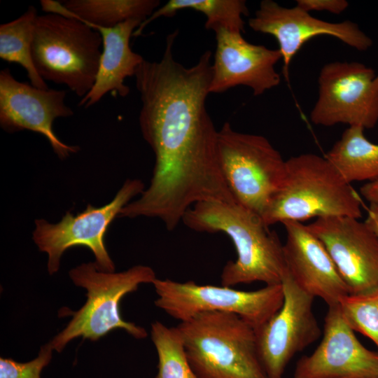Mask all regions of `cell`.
Listing matches in <instances>:
<instances>
[{
  "mask_svg": "<svg viewBox=\"0 0 378 378\" xmlns=\"http://www.w3.org/2000/svg\"><path fill=\"white\" fill-rule=\"evenodd\" d=\"M178 33L167 36L160 61L144 59L134 76L141 102L140 129L155 164L149 186L118 215L158 218L168 230L196 203L234 202L218 161V131L206 108L211 52L184 66L173 54Z\"/></svg>",
  "mask_w": 378,
  "mask_h": 378,
  "instance_id": "1",
  "label": "cell"
},
{
  "mask_svg": "<svg viewBox=\"0 0 378 378\" xmlns=\"http://www.w3.org/2000/svg\"><path fill=\"white\" fill-rule=\"evenodd\" d=\"M182 222L195 231L222 232L232 240L237 258L223 267L221 286L281 284L286 273L283 244L259 214L235 202L204 201L188 209Z\"/></svg>",
  "mask_w": 378,
  "mask_h": 378,
  "instance_id": "2",
  "label": "cell"
},
{
  "mask_svg": "<svg viewBox=\"0 0 378 378\" xmlns=\"http://www.w3.org/2000/svg\"><path fill=\"white\" fill-rule=\"evenodd\" d=\"M359 195L326 159L302 153L286 160L283 183L262 216L267 226L329 216H362Z\"/></svg>",
  "mask_w": 378,
  "mask_h": 378,
  "instance_id": "3",
  "label": "cell"
},
{
  "mask_svg": "<svg viewBox=\"0 0 378 378\" xmlns=\"http://www.w3.org/2000/svg\"><path fill=\"white\" fill-rule=\"evenodd\" d=\"M176 328L198 378H267L255 331L237 314L203 312Z\"/></svg>",
  "mask_w": 378,
  "mask_h": 378,
  "instance_id": "4",
  "label": "cell"
},
{
  "mask_svg": "<svg viewBox=\"0 0 378 378\" xmlns=\"http://www.w3.org/2000/svg\"><path fill=\"white\" fill-rule=\"evenodd\" d=\"M69 275L76 286L86 290L87 300L50 342L53 350L61 352L77 337L96 341L115 329H123L136 339L147 336L144 328L123 319L120 303L141 284H153L157 277L151 267L139 265L123 272H108L99 270L94 262H88L71 269Z\"/></svg>",
  "mask_w": 378,
  "mask_h": 378,
  "instance_id": "5",
  "label": "cell"
},
{
  "mask_svg": "<svg viewBox=\"0 0 378 378\" xmlns=\"http://www.w3.org/2000/svg\"><path fill=\"white\" fill-rule=\"evenodd\" d=\"M102 52L101 34L85 22L55 13L36 17L31 55L44 80L65 85L82 99L94 84Z\"/></svg>",
  "mask_w": 378,
  "mask_h": 378,
  "instance_id": "6",
  "label": "cell"
},
{
  "mask_svg": "<svg viewBox=\"0 0 378 378\" xmlns=\"http://www.w3.org/2000/svg\"><path fill=\"white\" fill-rule=\"evenodd\" d=\"M217 156L234 202L262 217L283 183L286 160L265 136L237 132L228 122L218 131Z\"/></svg>",
  "mask_w": 378,
  "mask_h": 378,
  "instance_id": "7",
  "label": "cell"
},
{
  "mask_svg": "<svg viewBox=\"0 0 378 378\" xmlns=\"http://www.w3.org/2000/svg\"><path fill=\"white\" fill-rule=\"evenodd\" d=\"M152 284L158 295L155 306L180 322L203 312H225L237 314L256 330L284 302L281 284L250 291L169 279L157 278Z\"/></svg>",
  "mask_w": 378,
  "mask_h": 378,
  "instance_id": "8",
  "label": "cell"
},
{
  "mask_svg": "<svg viewBox=\"0 0 378 378\" xmlns=\"http://www.w3.org/2000/svg\"><path fill=\"white\" fill-rule=\"evenodd\" d=\"M144 189V183L140 179H127L113 200L102 206L95 207L89 204L76 215L66 211L57 223L43 218L35 220L32 239L39 251L48 255L49 274L58 272L63 253L74 246L89 248L99 270L115 272V264L106 247V231L121 209Z\"/></svg>",
  "mask_w": 378,
  "mask_h": 378,
  "instance_id": "9",
  "label": "cell"
},
{
  "mask_svg": "<svg viewBox=\"0 0 378 378\" xmlns=\"http://www.w3.org/2000/svg\"><path fill=\"white\" fill-rule=\"evenodd\" d=\"M318 97L310 112L316 125L346 124L363 129L378 122V74L358 62H332L321 68Z\"/></svg>",
  "mask_w": 378,
  "mask_h": 378,
  "instance_id": "10",
  "label": "cell"
},
{
  "mask_svg": "<svg viewBox=\"0 0 378 378\" xmlns=\"http://www.w3.org/2000/svg\"><path fill=\"white\" fill-rule=\"evenodd\" d=\"M281 284V307L255 330L260 360L267 378H283L293 356L321 335L313 311L314 298L303 291L287 272Z\"/></svg>",
  "mask_w": 378,
  "mask_h": 378,
  "instance_id": "11",
  "label": "cell"
},
{
  "mask_svg": "<svg viewBox=\"0 0 378 378\" xmlns=\"http://www.w3.org/2000/svg\"><path fill=\"white\" fill-rule=\"evenodd\" d=\"M307 225L324 245L349 294L378 290V238L365 221L329 216Z\"/></svg>",
  "mask_w": 378,
  "mask_h": 378,
  "instance_id": "12",
  "label": "cell"
},
{
  "mask_svg": "<svg viewBox=\"0 0 378 378\" xmlns=\"http://www.w3.org/2000/svg\"><path fill=\"white\" fill-rule=\"evenodd\" d=\"M248 26L255 31L274 36L279 44L286 78L294 56L311 38L318 36L334 37L357 50L365 51L372 46V38L351 21H325L310 15L298 6L288 8L272 0H263Z\"/></svg>",
  "mask_w": 378,
  "mask_h": 378,
  "instance_id": "13",
  "label": "cell"
},
{
  "mask_svg": "<svg viewBox=\"0 0 378 378\" xmlns=\"http://www.w3.org/2000/svg\"><path fill=\"white\" fill-rule=\"evenodd\" d=\"M66 90L39 89L16 80L8 68L0 71V125L8 133L30 130L46 137L62 160L80 148L62 142L53 130L58 118L74 115L65 104Z\"/></svg>",
  "mask_w": 378,
  "mask_h": 378,
  "instance_id": "14",
  "label": "cell"
},
{
  "mask_svg": "<svg viewBox=\"0 0 378 378\" xmlns=\"http://www.w3.org/2000/svg\"><path fill=\"white\" fill-rule=\"evenodd\" d=\"M323 324L319 344L298 360L293 378H378V351L360 342L338 304L328 306Z\"/></svg>",
  "mask_w": 378,
  "mask_h": 378,
  "instance_id": "15",
  "label": "cell"
},
{
  "mask_svg": "<svg viewBox=\"0 0 378 378\" xmlns=\"http://www.w3.org/2000/svg\"><path fill=\"white\" fill-rule=\"evenodd\" d=\"M216 48L212 64L210 93H221L237 85L262 94L281 83L275 66L281 59L279 49H270L245 40L241 33L224 28L214 31Z\"/></svg>",
  "mask_w": 378,
  "mask_h": 378,
  "instance_id": "16",
  "label": "cell"
},
{
  "mask_svg": "<svg viewBox=\"0 0 378 378\" xmlns=\"http://www.w3.org/2000/svg\"><path fill=\"white\" fill-rule=\"evenodd\" d=\"M282 224L286 232L283 250L287 273L303 291L321 298L328 307L338 304L349 291L323 243L302 222Z\"/></svg>",
  "mask_w": 378,
  "mask_h": 378,
  "instance_id": "17",
  "label": "cell"
},
{
  "mask_svg": "<svg viewBox=\"0 0 378 378\" xmlns=\"http://www.w3.org/2000/svg\"><path fill=\"white\" fill-rule=\"evenodd\" d=\"M141 21L130 20L113 27H97L102 38V52L94 84L91 90L80 99L78 106L89 108L105 94L112 92L125 97L130 88L124 82L134 76L144 59L130 48V41Z\"/></svg>",
  "mask_w": 378,
  "mask_h": 378,
  "instance_id": "18",
  "label": "cell"
},
{
  "mask_svg": "<svg viewBox=\"0 0 378 378\" xmlns=\"http://www.w3.org/2000/svg\"><path fill=\"white\" fill-rule=\"evenodd\" d=\"M159 0L41 1L43 10L74 18L92 28L113 27L130 20H146L155 10Z\"/></svg>",
  "mask_w": 378,
  "mask_h": 378,
  "instance_id": "19",
  "label": "cell"
},
{
  "mask_svg": "<svg viewBox=\"0 0 378 378\" xmlns=\"http://www.w3.org/2000/svg\"><path fill=\"white\" fill-rule=\"evenodd\" d=\"M364 130L348 127L325 156L350 184L378 178V144L367 139Z\"/></svg>",
  "mask_w": 378,
  "mask_h": 378,
  "instance_id": "20",
  "label": "cell"
},
{
  "mask_svg": "<svg viewBox=\"0 0 378 378\" xmlns=\"http://www.w3.org/2000/svg\"><path fill=\"white\" fill-rule=\"evenodd\" d=\"M182 9H192L202 13L206 18L205 28L214 31L224 28L231 32L244 31L243 15H248L244 0H170L156 9L135 29L133 36L141 35L144 28L160 17H172Z\"/></svg>",
  "mask_w": 378,
  "mask_h": 378,
  "instance_id": "21",
  "label": "cell"
},
{
  "mask_svg": "<svg viewBox=\"0 0 378 378\" xmlns=\"http://www.w3.org/2000/svg\"><path fill=\"white\" fill-rule=\"evenodd\" d=\"M37 16L36 8L31 6L18 18L1 24L0 57L21 65L27 71L31 85L46 90L48 85L37 72L31 55L34 22Z\"/></svg>",
  "mask_w": 378,
  "mask_h": 378,
  "instance_id": "22",
  "label": "cell"
},
{
  "mask_svg": "<svg viewBox=\"0 0 378 378\" xmlns=\"http://www.w3.org/2000/svg\"><path fill=\"white\" fill-rule=\"evenodd\" d=\"M150 335L158 356L156 378H198L188 362L176 327L169 328L155 321L151 324Z\"/></svg>",
  "mask_w": 378,
  "mask_h": 378,
  "instance_id": "23",
  "label": "cell"
},
{
  "mask_svg": "<svg viewBox=\"0 0 378 378\" xmlns=\"http://www.w3.org/2000/svg\"><path fill=\"white\" fill-rule=\"evenodd\" d=\"M338 306L350 328L370 338L378 349V290L348 294L340 300Z\"/></svg>",
  "mask_w": 378,
  "mask_h": 378,
  "instance_id": "24",
  "label": "cell"
},
{
  "mask_svg": "<svg viewBox=\"0 0 378 378\" xmlns=\"http://www.w3.org/2000/svg\"><path fill=\"white\" fill-rule=\"evenodd\" d=\"M52 350L48 342L41 347L37 357L25 363L1 358L0 378H41L43 369L52 359Z\"/></svg>",
  "mask_w": 378,
  "mask_h": 378,
  "instance_id": "25",
  "label": "cell"
},
{
  "mask_svg": "<svg viewBox=\"0 0 378 378\" xmlns=\"http://www.w3.org/2000/svg\"><path fill=\"white\" fill-rule=\"evenodd\" d=\"M296 6L310 13L311 11H327L339 15L349 7L346 0H297Z\"/></svg>",
  "mask_w": 378,
  "mask_h": 378,
  "instance_id": "26",
  "label": "cell"
},
{
  "mask_svg": "<svg viewBox=\"0 0 378 378\" xmlns=\"http://www.w3.org/2000/svg\"><path fill=\"white\" fill-rule=\"evenodd\" d=\"M360 190L363 197L370 204H378V178L365 183Z\"/></svg>",
  "mask_w": 378,
  "mask_h": 378,
  "instance_id": "27",
  "label": "cell"
},
{
  "mask_svg": "<svg viewBox=\"0 0 378 378\" xmlns=\"http://www.w3.org/2000/svg\"><path fill=\"white\" fill-rule=\"evenodd\" d=\"M365 223L378 238V204H370Z\"/></svg>",
  "mask_w": 378,
  "mask_h": 378,
  "instance_id": "28",
  "label": "cell"
}]
</instances>
